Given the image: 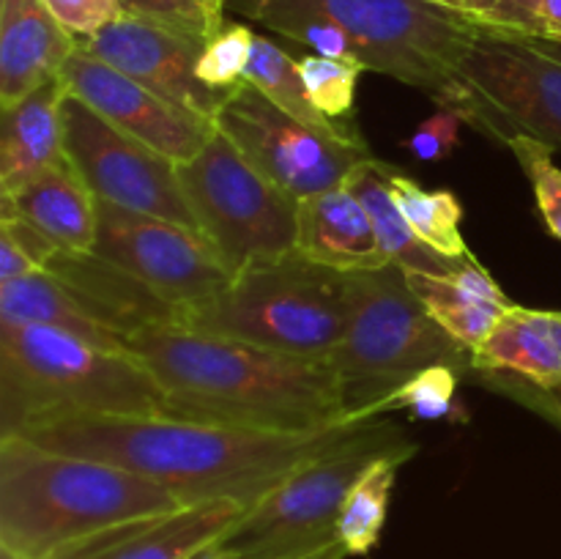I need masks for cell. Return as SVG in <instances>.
<instances>
[{"mask_svg": "<svg viewBox=\"0 0 561 559\" xmlns=\"http://www.w3.org/2000/svg\"><path fill=\"white\" fill-rule=\"evenodd\" d=\"M359 422L310 433L257 431L170 414H66L16 431L42 447L121 466L170 488L184 504H255Z\"/></svg>", "mask_w": 561, "mask_h": 559, "instance_id": "obj_1", "label": "cell"}, {"mask_svg": "<svg viewBox=\"0 0 561 559\" xmlns=\"http://www.w3.org/2000/svg\"><path fill=\"white\" fill-rule=\"evenodd\" d=\"M170 403V417L257 431L310 433L343 425V384L329 360L279 354L244 340L157 323L126 338Z\"/></svg>", "mask_w": 561, "mask_h": 559, "instance_id": "obj_2", "label": "cell"}, {"mask_svg": "<svg viewBox=\"0 0 561 559\" xmlns=\"http://www.w3.org/2000/svg\"><path fill=\"white\" fill-rule=\"evenodd\" d=\"M181 507L170 488L135 471L0 436V548L20 559H53L110 526Z\"/></svg>", "mask_w": 561, "mask_h": 559, "instance_id": "obj_3", "label": "cell"}, {"mask_svg": "<svg viewBox=\"0 0 561 559\" xmlns=\"http://www.w3.org/2000/svg\"><path fill=\"white\" fill-rule=\"evenodd\" d=\"M66 414H170L137 356L42 323H0V436Z\"/></svg>", "mask_w": 561, "mask_h": 559, "instance_id": "obj_4", "label": "cell"}, {"mask_svg": "<svg viewBox=\"0 0 561 559\" xmlns=\"http://www.w3.org/2000/svg\"><path fill=\"white\" fill-rule=\"evenodd\" d=\"M351 420H376L383 398L425 367L474 370V356L411 290L398 263L348 274V323L329 356Z\"/></svg>", "mask_w": 561, "mask_h": 559, "instance_id": "obj_5", "label": "cell"}, {"mask_svg": "<svg viewBox=\"0 0 561 559\" xmlns=\"http://www.w3.org/2000/svg\"><path fill=\"white\" fill-rule=\"evenodd\" d=\"M179 323L279 354L329 360L348 323V274L290 252L241 269L211 299L181 307Z\"/></svg>", "mask_w": 561, "mask_h": 559, "instance_id": "obj_6", "label": "cell"}, {"mask_svg": "<svg viewBox=\"0 0 561 559\" xmlns=\"http://www.w3.org/2000/svg\"><path fill=\"white\" fill-rule=\"evenodd\" d=\"M398 449H416L392 420H365L318 458L285 477L247 507L219 537L236 559H318L340 554V513L354 482L373 460Z\"/></svg>", "mask_w": 561, "mask_h": 559, "instance_id": "obj_7", "label": "cell"}, {"mask_svg": "<svg viewBox=\"0 0 561 559\" xmlns=\"http://www.w3.org/2000/svg\"><path fill=\"white\" fill-rule=\"evenodd\" d=\"M337 22L362 49L367 71L420 88L442 107L458 102L455 71L480 25L427 0H274Z\"/></svg>", "mask_w": 561, "mask_h": 559, "instance_id": "obj_8", "label": "cell"}, {"mask_svg": "<svg viewBox=\"0 0 561 559\" xmlns=\"http://www.w3.org/2000/svg\"><path fill=\"white\" fill-rule=\"evenodd\" d=\"M175 170L197 228L230 272L296 252L299 201L252 168L222 132H214L206 148Z\"/></svg>", "mask_w": 561, "mask_h": 559, "instance_id": "obj_9", "label": "cell"}, {"mask_svg": "<svg viewBox=\"0 0 561 559\" xmlns=\"http://www.w3.org/2000/svg\"><path fill=\"white\" fill-rule=\"evenodd\" d=\"M561 42L520 33H477L458 64V110L493 137L526 135L561 148Z\"/></svg>", "mask_w": 561, "mask_h": 559, "instance_id": "obj_10", "label": "cell"}, {"mask_svg": "<svg viewBox=\"0 0 561 559\" xmlns=\"http://www.w3.org/2000/svg\"><path fill=\"white\" fill-rule=\"evenodd\" d=\"M247 162L294 201L337 190L362 162L376 159L367 142H343L310 129L241 80L214 118Z\"/></svg>", "mask_w": 561, "mask_h": 559, "instance_id": "obj_11", "label": "cell"}, {"mask_svg": "<svg viewBox=\"0 0 561 559\" xmlns=\"http://www.w3.org/2000/svg\"><path fill=\"white\" fill-rule=\"evenodd\" d=\"M60 121L66 159L99 201L197 228L179 184V162L121 132L69 91Z\"/></svg>", "mask_w": 561, "mask_h": 559, "instance_id": "obj_12", "label": "cell"}, {"mask_svg": "<svg viewBox=\"0 0 561 559\" xmlns=\"http://www.w3.org/2000/svg\"><path fill=\"white\" fill-rule=\"evenodd\" d=\"M96 212V244L91 252L129 272L179 310L211 299L233 280V272L197 228L129 212L99 197Z\"/></svg>", "mask_w": 561, "mask_h": 559, "instance_id": "obj_13", "label": "cell"}, {"mask_svg": "<svg viewBox=\"0 0 561 559\" xmlns=\"http://www.w3.org/2000/svg\"><path fill=\"white\" fill-rule=\"evenodd\" d=\"M58 77L66 91L96 110L104 121L173 162L195 159L217 132L214 118L148 91L124 71L85 53L80 44Z\"/></svg>", "mask_w": 561, "mask_h": 559, "instance_id": "obj_14", "label": "cell"}, {"mask_svg": "<svg viewBox=\"0 0 561 559\" xmlns=\"http://www.w3.org/2000/svg\"><path fill=\"white\" fill-rule=\"evenodd\" d=\"M77 44L85 53L96 55L99 60L146 85L148 91L159 93L173 104H184L208 118H217L228 99V93L203 85L197 77V58H201L206 42L170 31L157 22L124 14L93 33L91 38H82Z\"/></svg>", "mask_w": 561, "mask_h": 559, "instance_id": "obj_15", "label": "cell"}, {"mask_svg": "<svg viewBox=\"0 0 561 559\" xmlns=\"http://www.w3.org/2000/svg\"><path fill=\"white\" fill-rule=\"evenodd\" d=\"M250 504L236 499L186 504L162 515L126 521L96 532L53 559H186L197 548L219 540Z\"/></svg>", "mask_w": 561, "mask_h": 559, "instance_id": "obj_16", "label": "cell"}, {"mask_svg": "<svg viewBox=\"0 0 561 559\" xmlns=\"http://www.w3.org/2000/svg\"><path fill=\"white\" fill-rule=\"evenodd\" d=\"M44 272L53 274L88 316L124 338V343L146 327L179 323V307L159 299L148 285L96 252H75L55 244L44 261Z\"/></svg>", "mask_w": 561, "mask_h": 559, "instance_id": "obj_17", "label": "cell"}, {"mask_svg": "<svg viewBox=\"0 0 561 559\" xmlns=\"http://www.w3.org/2000/svg\"><path fill=\"white\" fill-rule=\"evenodd\" d=\"M75 49L44 0H0V107L55 80Z\"/></svg>", "mask_w": 561, "mask_h": 559, "instance_id": "obj_18", "label": "cell"}, {"mask_svg": "<svg viewBox=\"0 0 561 559\" xmlns=\"http://www.w3.org/2000/svg\"><path fill=\"white\" fill-rule=\"evenodd\" d=\"M296 214V252L307 261L345 274L370 272L389 263L365 206L345 184L305 197Z\"/></svg>", "mask_w": 561, "mask_h": 559, "instance_id": "obj_19", "label": "cell"}, {"mask_svg": "<svg viewBox=\"0 0 561 559\" xmlns=\"http://www.w3.org/2000/svg\"><path fill=\"white\" fill-rule=\"evenodd\" d=\"M64 96V82L55 77L11 107H3V126H0L3 195H16L42 170L69 162L64 153V121H60Z\"/></svg>", "mask_w": 561, "mask_h": 559, "instance_id": "obj_20", "label": "cell"}, {"mask_svg": "<svg viewBox=\"0 0 561 559\" xmlns=\"http://www.w3.org/2000/svg\"><path fill=\"white\" fill-rule=\"evenodd\" d=\"M405 280L425 310L469 351H474L515 305L474 255L453 274L405 272Z\"/></svg>", "mask_w": 561, "mask_h": 559, "instance_id": "obj_21", "label": "cell"}, {"mask_svg": "<svg viewBox=\"0 0 561 559\" xmlns=\"http://www.w3.org/2000/svg\"><path fill=\"white\" fill-rule=\"evenodd\" d=\"M471 356L474 370L513 373L542 389L557 387L561 384V310L513 305Z\"/></svg>", "mask_w": 561, "mask_h": 559, "instance_id": "obj_22", "label": "cell"}, {"mask_svg": "<svg viewBox=\"0 0 561 559\" xmlns=\"http://www.w3.org/2000/svg\"><path fill=\"white\" fill-rule=\"evenodd\" d=\"M3 206L14 208L64 250L91 252L96 244V195L82 184L69 162L42 170L16 195H3Z\"/></svg>", "mask_w": 561, "mask_h": 559, "instance_id": "obj_23", "label": "cell"}, {"mask_svg": "<svg viewBox=\"0 0 561 559\" xmlns=\"http://www.w3.org/2000/svg\"><path fill=\"white\" fill-rule=\"evenodd\" d=\"M345 186H348V190L359 197L362 206H365L367 217H370L373 223V230H376L389 263H398L403 272L453 274L471 258H463V261L447 258L442 255V252L431 250L425 241H420V236L414 233V228L409 225L405 214L400 212L398 201L392 197L387 175H383L381 159L362 162L359 168L348 175Z\"/></svg>", "mask_w": 561, "mask_h": 559, "instance_id": "obj_24", "label": "cell"}, {"mask_svg": "<svg viewBox=\"0 0 561 559\" xmlns=\"http://www.w3.org/2000/svg\"><path fill=\"white\" fill-rule=\"evenodd\" d=\"M0 323H42V327L64 329L99 349L129 354L124 338L88 316L80 301L47 272L0 283Z\"/></svg>", "mask_w": 561, "mask_h": 559, "instance_id": "obj_25", "label": "cell"}, {"mask_svg": "<svg viewBox=\"0 0 561 559\" xmlns=\"http://www.w3.org/2000/svg\"><path fill=\"white\" fill-rule=\"evenodd\" d=\"M244 80L250 82V85H255L263 96L272 99L279 110L294 115L296 121H301V124L310 126V129L321 132V135L332 137V140L365 142V137L356 129V124H337V121L327 118V115L310 102L307 88L299 75V60L290 58L279 44H274L272 38H266L263 33H255Z\"/></svg>", "mask_w": 561, "mask_h": 559, "instance_id": "obj_26", "label": "cell"}, {"mask_svg": "<svg viewBox=\"0 0 561 559\" xmlns=\"http://www.w3.org/2000/svg\"><path fill=\"white\" fill-rule=\"evenodd\" d=\"M383 175H387V184L398 201L400 212L405 214L420 241H425L431 250L442 252V255L458 258V261L471 255L463 239V228H460L463 225V206L453 192L425 190L420 181L400 173V168H392L387 162H383Z\"/></svg>", "mask_w": 561, "mask_h": 559, "instance_id": "obj_27", "label": "cell"}, {"mask_svg": "<svg viewBox=\"0 0 561 559\" xmlns=\"http://www.w3.org/2000/svg\"><path fill=\"white\" fill-rule=\"evenodd\" d=\"M414 453L416 449H398V453L381 455L354 482L345 497L343 513H340V540H343L345 551L365 557L378 546L383 524H387L398 469Z\"/></svg>", "mask_w": 561, "mask_h": 559, "instance_id": "obj_28", "label": "cell"}, {"mask_svg": "<svg viewBox=\"0 0 561 559\" xmlns=\"http://www.w3.org/2000/svg\"><path fill=\"white\" fill-rule=\"evenodd\" d=\"M362 71H367L362 64L323 58L316 53L299 58V75L307 96L327 118L337 124H354L351 118L356 110V85H359Z\"/></svg>", "mask_w": 561, "mask_h": 559, "instance_id": "obj_29", "label": "cell"}, {"mask_svg": "<svg viewBox=\"0 0 561 559\" xmlns=\"http://www.w3.org/2000/svg\"><path fill=\"white\" fill-rule=\"evenodd\" d=\"M463 373L447 365H433L416 373L414 378L394 389L389 398L378 403L376 417H383L387 411H409L416 420H453L458 417L455 406V392Z\"/></svg>", "mask_w": 561, "mask_h": 559, "instance_id": "obj_30", "label": "cell"}, {"mask_svg": "<svg viewBox=\"0 0 561 559\" xmlns=\"http://www.w3.org/2000/svg\"><path fill=\"white\" fill-rule=\"evenodd\" d=\"M255 33L241 22H225L222 31L208 38L197 58V77L203 85L214 88L219 93H230L244 80L247 64L252 55Z\"/></svg>", "mask_w": 561, "mask_h": 559, "instance_id": "obj_31", "label": "cell"}, {"mask_svg": "<svg viewBox=\"0 0 561 559\" xmlns=\"http://www.w3.org/2000/svg\"><path fill=\"white\" fill-rule=\"evenodd\" d=\"M507 146L513 148L520 168L529 175L542 223L561 241V168L551 157L553 148L526 135L507 137Z\"/></svg>", "mask_w": 561, "mask_h": 559, "instance_id": "obj_32", "label": "cell"}, {"mask_svg": "<svg viewBox=\"0 0 561 559\" xmlns=\"http://www.w3.org/2000/svg\"><path fill=\"white\" fill-rule=\"evenodd\" d=\"M121 9L124 14L157 22L170 31L201 38V42L217 36L225 25L222 16L214 14L206 0H121Z\"/></svg>", "mask_w": 561, "mask_h": 559, "instance_id": "obj_33", "label": "cell"}, {"mask_svg": "<svg viewBox=\"0 0 561 559\" xmlns=\"http://www.w3.org/2000/svg\"><path fill=\"white\" fill-rule=\"evenodd\" d=\"M540 3L542 0H460V11L485 31L542 38Z\"/></svg>", "mask_w": 561, "mask_h": 559, "instance_id": "obj_34", "label": "cell"}, {"mask_svg": "<svg viewBox=\"0 0 561 559\" xmlns=\"http://www.w3.org/2000/svg\"><path fill=\"white\" fill-rule=\"evenodd\" d=\"M466 124L463 115L453 107H438L431 118L422 121L409 140L403 142L420 162H442L458 148L460 126Z\"/></svg>", "mask_w": 561, "mask_h": 559, "instance_id": "obj_35", "label": "cell"}, {"mask_svg": "<svg viewBox=\"0 0 561 559\" xmlns=\"http://www.w3.org/2000/svg\"><path fill=\"white\" fill-rule=\"evenodd\" d=\"M44 3L77 42L91 38L93 33L124 16L121 0H44Z\"/></svg>", "mask_w": 561, "mask_h": 559, "instance_id": "obj_36", "label": "cell"}, {"mask_svg": "<svg viewBox=\"0 0 561 559\" xmlns=\"http://www.w3.org/2000/svg\"><path fill=\"white\" fill-rule=\"evenodd\" d=\"M42 269L36 266L31 255L25 252V247L11 236V230L0 228V283H9V280L27 277V274H36Z\"/></svg>", "mask_w": 561, "mask_h": 559, "instance_id": "obj_37", "label": "cell"}, {"mask_svg": "<svg viewBox=\"0 0 561 559\" xmlns=\"http://www.w3.org/2000/svg\"><path fill=\"white\" fill-rule=\"evenodd\" d=\"M515 387L524 389V392H515L520 400H524V403L535 406L537 411H542V414L551 417L557 425H561V384L542 389V387H537V384H529V381H524V378H518V381H515Z\"/></svg>", "mask_w": 561, "mask_h": 559, "instance_id": "obj_38", "label": "cell"}, {"mask_svg": "<svg viewBox=\"0 0 561 559\" xmlns=\"http://www.w3.org/2000/svg\"><path fill=\"white\" fill-rule=\"evenodd\" d=\"M540 25H542V38L561 42V0H542Z\"/></svg>", "mask_w": 561, "mask_h": 559, "instance_id": "obj_39", "label": "cell"}, {"mask_svg": "<svg viewBox=\"0 0 561 559\" xmlns=\"http://www.w3.org/2000/svg\"><path fill=\"white\" fill-rule=\"evenodd\" d=\"M186 559H236V557L228 551V548H222V543L214 540V543H208V546L197 548V551Z\"/></svg>", "mask_w": 561, "mask_h": 559, "instance_id": "obj_40", "label": "cell"}, {"mask_svg": "<svg viewBox=\"0 0 561 559\" xmlns=\"http://www.w3.org/2000/svg\"><path fill=\"white\" fill-rule=\"evenodd\" d=\"M225 3H228V0H206L208 9H211L217 16H222V20H225Z\"/></svg>", "mask_w": 561, "mask_h": 559, "instance_id": "obj_41", "label": "cell"}, {"mask_svg": "<svg viewBox=\"0 0 561 559\" xmlns=\"http://www.w3.org/2000/svg\"><path fill=\"white\" fill-rule=\"evenodd\" d=\"M427 3H436V5H444V9L460 11V0H427Z\"/></svg>", "mask_w": 561, "mask_h": 559, "instance_id": "obj_42", "label": "cell"}, {"mask_svg": "<svg viewBox=\"0 0 561 559\" xmlns=\"http://www.w3.org/2000/svg\"><path fill=\"white\" fill-rule=\"evenodd\" d=\"M0 559H20V557H14L11 551H3V548H0Z\"/></svg>", "mask_w": 561, "mask_h": 559, "instance_id": "obj_43", "label": "cell"}, {"mask_svg": "<svg viewBox=\"0 0 561 559\" xmlns=\"http://www.w3.org/2000/svg\"><path fill=\"white\" fill-rule=\"evenodd\" d=\"M318 559H343L340 554H332V557H318Z\"/></svg>", "mask_w": 561, "mask_h": 559, "instance_id": "obj_44", "label": "cell"}]
</instances>
